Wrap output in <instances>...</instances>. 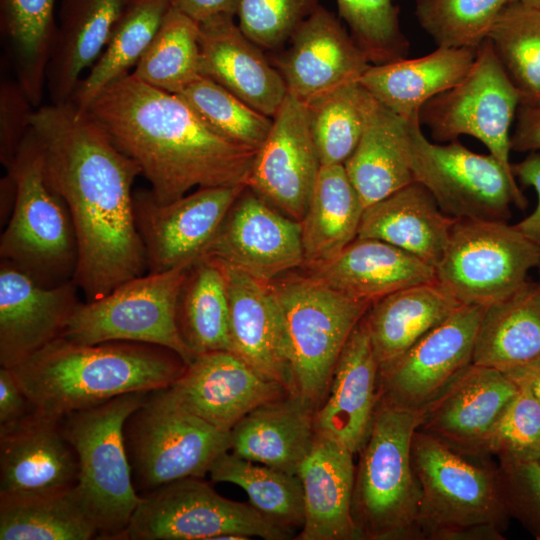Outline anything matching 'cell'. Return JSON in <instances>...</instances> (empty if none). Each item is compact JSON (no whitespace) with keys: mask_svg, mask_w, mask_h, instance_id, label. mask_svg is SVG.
I'll return each instance as SVG.
<instances>
[{"mask_svg":"<svg viewBox=\"0 0 540 540\" xmlns=\"http://www.w3.org/2000/svg\"><path fill=\"white\" fill-rule=\"evenodd\" d=\"M31 131L51 188L70 213L77 243L73 282L87 301L147 269L132 186L139 166L71 101L35 109Z\"/></svg>","mask_w":540,"mask_h":540,"instance_id":"obj_1","label":"cell"},{"mask_svg":"<svg viewBox=\"0 0 540 540\" xmlns=\"http://www.w3.org/2000/svg\"><path fill=\"white\" fill-rule=\"evenodd\" d=\"M87 111L139 166L160 203L193 188L246 185L255 150L223 138L179 95L132 73L105 88Z\"/></svg>","mask_w":540,"mask_h":540,"instance_id":"obj_2","label":"cell"},{"mask_svg":"<svg viewBox=\"0 0 540 540\" xmlns=\"http://www.w3.org/2000/svg\"><path fill=\"white\" fill-rule=\"evenodd\" d=\"M186 366L158 345L81 344L59 337L10 369L35 410L63 417L123 394L168 388Z\"/></svg>","mask_w":540,"mask_h":540,"instance_id":"obj_3","label":"cell"},{"mask_svg":"<svg viewBox=\"0 0 540 540\" xmlns=\"http://www.w3.org/2000/svg\"><path fill=\"white\" fill-rule=\"evenodd\" d=\"M416 430L412 464L421 490L423 536L502 540L510 517L499 467Z\"/></svg>","mask_w":540,"mask_h":540,"instance_id":"obj_4","label":"cell"},{"mask_svg":"<svg viewBox=\"0 0 540 540\" xmlns=\"http://www.w3.org/2000/svg\"><path fill=\"white\" fill-rule=\"evenodd\" d=\"M420 419L421 411L378 398L355 472L352 514L361 539L423 536L421 490L412 464Z\"/></svg>","mask_w":540,"mask_h":540,"instance_id":"obj_5","label":"cell"},{"mask_svg":"<svg viewBox=\"0 0 540 540\" xmlns=\"http://www.w3.org/2000/svg\"><path fill=\"white\" fill-rule=\"evenodd\" d=\"M149 393L123 394L62 417L79 460L75 488L98 539L120 540L141 501L132 480L124 425Z\"/></svg>","mask_w":540,"mask_h":540,"instance_id":"obj_6","label":"cell"},{"mask_svg":"<svg viewBox=\"0 0 540 540\" xmlns=\"http://www.w3.org/2000/svg\"><path fill=\"white\" fill-rule=\"evenodd\" d=\"M14 183L13 209L0 239L1 260L44 286L73 280L77 263L74 226L63 199L47 182L31 131L6 168Z\"/></svg>","mask_w":540,"mask_h":540,"instance_id":"obj_7","label":"cell"},{"mask_svg":"<svg viewBox=\"0 0 540 540\" xmlns=\"http://www.w3.org/2000/svg\"><path fill=\"white\" fill-rule=\"evenodd\" d=\"M271 285L282 313L292 394L316 410L326 398L347 340L372 303L332 289L311 275Z\"/></svg>","mask_w":540,"mask_h":540,"instance_id":"obj_8","label":"cell"},{"mask_svg":"<svg viewBox=\"0 0 540 540\" xmlns=\"http://www.w3.org/2000/svg\"><path fill=\"white\" fill-rule=\"evenodd\" d=\"M124 437L140 495L180 479L204 478L214 461L230 450V432L184 409L167 388L151 391L129 415Z\"/></svg>","mask_w":540,"mask_h":540,"instance_id":"obj_9","label":"cell"},{"mask_svg":"<svg viewBox=\"0 0 540 540\" xmlns=\"http://www.w3.org/2000/svg\"><path fill=\"white\" fill-rule=\"evenodd\" d=\"M189 267L148 272L101 298L80 303L60 337L81 344L129 341L158 345L175 352L188 365L195 356L181 336L177 307Z\"/></svg>","mask_w":540,"mask_h":540,"instance_id":"obj_10","label":"cell"},{"mask_svg":"<svg viewBox=\"0 0 540 540\" xmlns=\"http://www.w3.org/2000/svg\"><path fill=\"white\" fill-rule=\"evenodd\" d=\"M250 503L224 498L203 478L188 477L141 495L120 540L289 539Z\"/></svg>","mask_w":540,"mask_h":540,"instance_id":"obj_11","label":"cell"},{"mask_svg":"<svg viewBox=\"0 0 540 540\" xmlns=\"http://www.w3.org/2000/svg\"><path fill=\"white\" fill-rule=\"evenodd\" d=\"M409 120L414 181L432 194L446 215L507 222L512 205L526 208L528 201L516 178L494 156L475 153L458 140L432 143L422 132L419 115Z\"/></svg>","mask_w":540,"mask_h":540,"instance_id":"obj_12","label":"cell"},{"mask_svg":"<svg viewBox=\"0 0 540 540\" xmlns=\"http://www.w3.org/2000/svg\"><path fill=\"white\" fill-rule=\"evenodd\" d=\"M539 261L540 246L515 225L457 219L436 281L460 304L486 308L520 289Z\"/></svg>","mask_w":540,"mask_h":540,"instance_id":"obj_13","label":"cell"},{"mask_svg":"<svg viewBox=\"0 0 540 540\" xmlns=\"http://www.w3.org/2000/svg\"><path fill=\"white\" fill-rule=\"evenodd\" d=\"M519 105V94L486 38L467 75L424 103L419 121L438 142H451L461 135L475 137L514 176L510 129Z\"/></svg>","mask_w":540,"mask_h":540,"instance_id":"obj_14","label":"cell"},{"mask_svg":"<svg viewBox=\"0 0 540 540\" xmlns=\"http://www.w3.org/2000/svg\"><path fill=\"white\" fill-rule=\"evenodd\" d=\"M246 185L198 188L158 202L150 189L133 192L136 226L148 272L191 266L203 256Z\"/></svg>","mask_w":540,"mask_h":540,"instance_id":"obj_15","label":"cell"},{"mask_svg":"<svg viewBox=\"0 0 540 540\" xmlns=\"http://www.w3.org/2000/svg\"><path fill=\"white\" fill-rule=\"evenodd\" d=\"M484 310L460 306L404 353L379 365L378 398L422 411L472 364Z\"/></svg>","mask_w":540,"mask_h":540,"instance_id":"obj_16","label":"cell"},{"mask_svg":"<svg viewBox=\"0 0 540 540\" xmlns=\"http://www.w3.org/2000/svg\"><path fill=\"white\" fill-rule=\"evenodd\" d=\"M256 151L246 186L301 221L321 168L306 104L288 93Z\"/></svg>","mask_w":540,"mask_h":540,"instance_id":"obj_17","label":"cell"},{"mask_svg":"<svg viewBox=\"0 0 540 540\" xmlns=\"http://www.w3.org/2000/svg\"><path fill=\"white\" fill-rule=\"evenodd\" d=\"M202 257L221 260L270 283L304 263L301 224L278 213L246 186Z\"/></svg>","mask_w":540,"mask_h":540,"instance_id":"obj_18","label":"cell"},{"mask_svg":"<svg viewBox=\"0 0 540 540\" xmlns=\"http://www.w3.org/2000/svg\"><path fill=\"white\" fill-rule=\"evenodd\" d=\"M167 390L180 406L223 432H231L260 405L289 393L230 351L196 355Z\"/></svg>","mask_w":540,"mask_h":540,"instance_id":"obj_19","label":"cell"},{"mask_svg":"<svg viewBox=\"0 0 540 540\" xmlns=\"http://www.w3.org/2000/svg\"><path fill=\"white\" fill-rule=\"evenodd\" d=\"M288 43L272 63L288 93L304 103L358 81L372 65L341 20L321 5L298 26Z\"/></svg>","mask_w":540,"mask_h":540,"instance_id":"obj_20","label":"cell"},{"mask_svg":"<svg viewBox=\"0 0 540 540\" xmlns=\"http://www.w3.org/2000/svg\"><path fill=\"white\" fill-rule=\"evenodd\" d=\"M73 280L44 286L15 265L0 266V364L11 368L59 338L77 306Z\"/></svg>","mask_w":540,"mask_h":540,"instance_id":"obj_21","label":"cell"},{"mask_svg":"<svg viewBox=\"0 0 540 540\" xmlns=\"http://www.w3.org/2000/svg\"><path fill=\"white\" fill-rule=\"evenodd\" d=\"M78 477V455L62 417L34 410L0 426V494L69 489Z\"/></svg>","mask_w":540,"mask_h":540,"instance_id":"obj_22","label":"cell"},{"mask_svg":"<svg viewBox=\"0 0 540 540\" xmlns=\"http://www.w3.org/2000/svg\"><path fill=\"white\" fill-rule=\"evenodd\" d=\"M517 391L507 373L472 363L421 411L417 430L464 451L487 452V439Z\"/></svg>","mask_w":540,"mask_h":540,"instance_id":"obj_23","label":"cell"},{"mask_svg":"<svg viewBox=\"0 0 540 540\" xmlns=\"http://www.w3.org/2000/svg\"><path fill=\"white\" fill-rule=\"evenodd\" d=\"M216 260L226 280L230 352L263 377L280 383L292 393L282 313L271 282L261 281L233 265Z\"/></svg>","mask_w":540,"mask_h":540,"instance_id":"obj_24","label":"cell"},{"mask_svg":"<svg viewBox=\"0 0 540 540\" xmlns=\"http://www.w3.org/2000/svg\"><path fill=\"white\" fill-rule=\"evenodd\" d=\"M199 26L200 75L273 118L288 89L262 48L243 33L233 16H217Z\"/></svg>","mask_w":540,"mask_h":540,"instance_id":"obj_25","label":"cell"},{"mask_svg":"<svg viewBox=\"0 0 540 540\" xmlns=\"http://www.w3.org/2000/svg\"><path fill=\"white\" fill-rule=\"evenodd\" d=\"M354 453L343 443L316 432L297 475L304 500L299 540L361 539L352 514L356 468Z\"/></svg>","mask_w":540,"mask_h":540,"instance_id":"obj_26","label":"cell"},{"mask_svg":"<svg viewBox=\"0 0 540 540\" xmlns=\"http://www.w3.org/2000/svg\"><path fill=\"white\" fill-rule=\"evenodd\" d=\"M378 370L362 318L338 358L325 400L315 410V431L337 439L354 454L359 453L369 435L378 402Z\"/></svg>","mask_w":540,"mask_h":540,"instance_id":"obj_27","label":"cell"},{"mask_svg":"<svg viewBox=\"0 0 540 540\" xmlns=\"http://www.w3.org/2000/svg\"><path fill=\"white\" fill-rule=\"evenodd\" d=\"M309 268L311 276L330 288L370 303L398 290L436 281L433 266L374 238L357 237L335 258Z\"/></svg>","mask_w":540,"mask_h":540,"instance_id":"obj_28","label":"cell"},{"mask_svg":"<svg viewBox=\"0 0 540 540\" xmlns=\"http://www.w3.org/2000/svg\"><path fill=\"white\" fill-rule=\"evenodd\" d=\"M315 409L302 397L288 393L255 408L230 432L236 456L297 474L314 438Z\"/></svg>","mask_w":540,"mask_h":540,"instance_id":"obj_29","label":"cell"},{"mask_svg":"<svg viewBox=\"0 0 540 540\" xmlns=\"http://www.w3.org/2000/svg\"><path fill=\"white\" fill-rule=\"evenodd\" d=\"M456 220L440 209L422 184L413 181L364 209L358 237L387 242L435 268Z\"/></svg>","mask_w":540,"mask_h":540,"instance_id":"obj_30","label":"cell"},{"mask_svg":"<svg viewBox=\"0 0 540 540\" xmlns=\"http://www.w3.org/2000/svg\"><path fill=\"white\" fill-rule=\"evenodd\" d=\"M478 47H437L414 59L371 65L358 82L384 107L406 119L424 103L457 85L472 67Z\"/></svg>","mask_w":540,"mask_h":540,"instance_id":"obj_31","label":"cell"},{"mask_svg":"<svg viewBox=\"0 0 540 540\" xmlns=\"http://www.w3.org/2000/svg\"><path fill=\"white\" fill-rule=\"evenodd\" d=\"M125 0H62L51 51L46 89L51 103L71 101L83 78L103 51Z\"/></svg>","mask_w":540,"mask_h":540,"instance_id":"obj_32","label":"cell"},{"mask_svg":"<svg viewBox=\"0 0 540 540\" xmlns=\"http://www.w3.org/2000/svg\"><path fill=\"white\" fill-rule=\"evenodd\" d=\"M344 167L365 208L412 183L410 120L378 102Z\"/></svg>","mask_w":540,"mask_h":540,"instance_id":"obj_33","label":"cell"},{"mask_svg":"<svg viewBox=\"0 0 540 540\" xmlns=\"http://www.w3.org/2000/svg\"><path fill=\"white\" fill-rule=\"evenodd\" d=\"M460 306L437 281L407 287L373 302L363 320L379 365L404 353Z\"/></svg>","mask_w":540,"mask_h":540,"instance_id":"obj_34","label":"cell"},{"mask_svg":"<svg viewBox=\"0 0 540 540\" xmlns=\"http://www.w3.org/2000/svg\"><path fill=\"white\" fill-rule=\"evenodd\" d=\"M364 205L343 164L322 165L300 221L304 263L335 258L358 237Z\"/></svg>","mask_w":540,"mask_h":540,"instance_id":"obj_35","label":"cell"},{"mask_svg":"<svg viewBox=\"0 0 540 540\" xmlns=\"http://www.w3.org/2000/svg\"><path fill=\"white\" fill-rule=\"evenodd\" d=\"M540 358V285L526 282L485 308L472 363L503 372Z\"/></svg>","mask_w":540,"mask_h":540,"instance_id":"obj_36","label":"cell"},{"mask_svg":"<svg viewBox=\"0 0 540 540\" xmlns=\"http://www.w3.org/2000/svg\"><path fill=\"white\" fill-rule=\"evenodd\" d=\"M173 6V0H125L105 47L79 82L71 102L87 110L109 85L135 67Z\"/></svg>","mask_w":540,"mask_h":540,"instance_id":"obj_37","label":"cell"},{"mask_svg":"<svg viewBox=\"0 0 540 540\" xmlns=\"http://www.w3.org/2000/svg\"><path fill=\"white\" fill-rule=\"evenodd\" d=\"M75 487L0 494V540L98 539Z\"/></svg>","mask_w":540,"mask_h":540,"instance_id":"obj_38","label":"cell"},{"mask_svg":"<svg viewBox=\"0 0 540 540\" xmlns=\"http://www.w3.org/2000/svg\"><path fill=\"white\" fill-rule=\"evenodd\" d=\"M54 6L55 0H0L1 31L16 81L35 108L41 106L57 33Z\"/></svg>","mask_w":540,"mask_h":540,"instance_id":"obj_39","label":"cell"},{"mask_svg":"<svg viewBox=\"0 0 540 540\" xmlns=\"http://www.w3.org/2000/svg\"><path fill=\"white\" fill-rule=\"evenodd\" d=\"M177 322L194 356L230 351L226 280L216 259L201 257L188 268L178 300Z\"/></svg>","mask_w":540,"mask_h":540,"instance_id":"obj_40","label":"cell"},{"mask_svg":"<svg viewBox=\"0 0 540 540\" xmlns=\"http://www.w3.org/2000/svg\"><path fill=\"white\" fill-rule=\"evenodd\" d=\"M209 475L214 482L232 483L242 488L249 503L262 515L291 532L304 523L301 481L291 474L267 465L222 453L212 464Z\"/></svg>","mask_w":540,"mask_h":540,"instance_id":"obj_41","label":"cell"},{"mask_svg":"<svg viewBox=\"0 0 540 540\" xmlns=\"http://www.w3.org/2000/svg\"><path fill=\"white\" fill-rule=\"evenodd\" d=\"M305 104L321 165H344L358 145L378 101L354 81Z\"/></svg>","mask_w":540,"mask_h":540,"instance_id":"obj_42","label":"cell"},{"mask_svg":"<svg viewBox=\"0 0 540 540\" xmlns=\"http://www.w3.org/2000/svg\"><path fill=\"white\" fill-rule=\"evenodd\" d=\"M199 34V23L172 6L132 74L157 89L180 93L201 76Z\"/></svg>","mask_w":540,"mask_h":540,"instance_id":"obj_43","label":"cell"},{"mask_svg":"<svg viewBox=\"0 0 540 540\" xmlns=\"http://www.w3.org/2000/svg\"><path fill=\"white\" fill-rule=\"evenodd\" d=\"M487 38L520 104L540 106V10L507 3Z\"/></svg>","mask_w":540,"mask_h":540,"instance_id":"obj_44","label":"cell"},{"mask_svg":"<svg viewBox=\"0 0 540 540\" xmlns=\"http://www.w3.org/2000/svg\"><path fill=\"white\" fill-rule=\"evenodd\" d=\"M177 95L216 133L245 148L257 151L271 129V117L207 77H198Z\"/></svg>","mask_w":540,"mask_h":540,"instance_id":"obj_45","label":"cell"},{"mask_svg":"<svg viewBox=\"0 0 540 540\" xmlns=\"http://www.w3.org/2000/svg\"><path fill=\"white\" fill-rule=\"evenodd\" d=\"M509 0H416L415 16L438 47H478Z\"/></svg>","mask_w":540,"mask_h":540,"instance_id":"obj_46","label":"cell"},{"mask_svg":"<svg viewBox=\"0 0 540 540\" xmlns=\"http://www.w3.org/2000/svg\"><path fill=\"white\" fill-rule=\"evenodd\" d=\"M340 18L372 65L407 58L396 0H336Z\"/></svg>","mask_w":540,"mask_h":540,"instance_id":"obj_47","label":"cell"},{"mask_svg":"<svg viewBox=\"0 0 540 540\" xmlns=\"http://www.w3.org/2000/svg\"><path fill=\"white\" fill-rule=\"evenodd\" d=\"M517 383V382H516ZM495 423L486 442V451L500 463L538 460L540 457V402L524 384Z\"/></svg>","mask_w":540,"mask_h":540,"instance_id":"obj_48","label":"cell"},{"mask_svg":"<svg viewBox=\"0 0 540 540\" xmlns=\"http://www.w3.org/2000/svg\"><path fill=\"white\" fill-rule=\"evenodd\" d=\"M319 5V0H240L236 18L255 44L276 50Z\"/></svg>","mask_w":540,"mask_h":540,"instance_id":"obj_49","label":"cell"},{"mask_svg":"<svg viewBox=\"0 0 540 540\" xmlns=\"http://www.w3.org/2000/svg\"><path fill=\"white\" fill-rule=\"evenodd\" d=\"M499 474L510 517L540 540V461L500 463Z\"/></svg>","mask_w":540,"mask_h":540,"instance_id":"obj_50","label":"cell"},{"mask_svg":"<svg viewBox=\"0 0 540 540\" xmlns=\"http://www.w3.org/2000/svg\"><path fill=\"white\" fill-rule=\"evenodd\" d=\"M35 107L15 80L0 85V159L5 168L16 155L31 128Z\"/></svg>","mask_w":540,"mask_h":540,"instance_id":"obj_51","label":"cell"},{"mask_svg":"<svg viewBox=\"0 0 540 540\" xmlns=\"http://www.w3.org/2000/svg\"><path fill=\"white\" fill-rule=\"evenodd\" d=\"M512 171L516 180L524 186L533 187L538 197L535 209L514 225L540 246V151L529 152L522 161L512 164Z\"/></svg>","mask_w":540,"mask_h":540,"instance_id":"obj_52","label":"cell"},{"mask_svg":"<svg viewBox=\"0 0 540 540\" xmlns=\"http://www.w3.org/2000/svg\"><path fill=\"white\" fill-rule=\"evenodd\" d=\"M35 410L13 371L0 368V426L16 422Z\"/></svg>","mask_w":540,"mask_h":540,"instance_id":"obj_53","label":"cell"},{"mask_svg":"<svg viewBox=\"0 0 540 540\" xmlns=\"http://www.w3.org/2000/svg\"><path fill=\"white\" fill-rule=\"evenodd\" d=\"M516 116V126L510 139L511 150L540 151V106L520 104Z\"/></svg>","mask_w":540,"mask_h":540,"instance_id":"obj_54","label":"cell"},{"mask_svg":"<svg viewBox=\"0 0 540 540\" xmlns=\"http://www.w3.org/2000/svg\"><path fill=\"white\" fill-rule=\"evenodd\" d=\"M240 0H173V7L189 16L197 23L217 16L236 18Z\"/></svg>","mask_w":540,"mask_h":540,"instance_id":"obj_55","label":"cell"},{"mask_svg":"<svg viewBox=\"0 0 540 540\" xmlns=\"http://www.w3.org/2000/svg\"><path fill=\"white\" fill-rule=\"evenodd\" d=\"M505 373L515 382L526 385L540 402V358Z\"/></svg>","mask_w":540,"mask_h":540,"instance_id":"obj_56","label":"cell"},{"mask_svg":"<svg viewBox=\"0 0 540 540\" xmlns=\"http://www.w3.org/2000/svg\"><path fill=\"white\" fill-rule=\"evenodd\" d=\"M509 2H517L525 6L540 10V0H509Z\"/></svg>","mask_w":540,"mask_h":540,"instance_id":"obj_57","label":"cell"},{"mask_svg":"<svg viewBox=\"0 0 540 540\" xmlns=\"http://www.w3.org/2000/svg\"><path fill=\"white\" fill-rule=\"evenodd\" d=\"M538 270H539V275H540V261L538 263V266H537ZM539 285H540V282H539Z\"/></svg>","mask_w":540,"mask_h":540,"instance_id":"obj_58","label":"cell"},{"mask_svg":"<svg viewBox=\"0 0 540 540\" xmlns=\"http://www.w3.org/2000/svg\"><path fill=\"white\" fill-rule=\"evenodd\" d=\"M538 460L540 461V457H539V459H538Z\"/></svg>","mask_w":540,"mask_h":540,"instance_id":"obj_59","label":"cell"}]
</instances>
